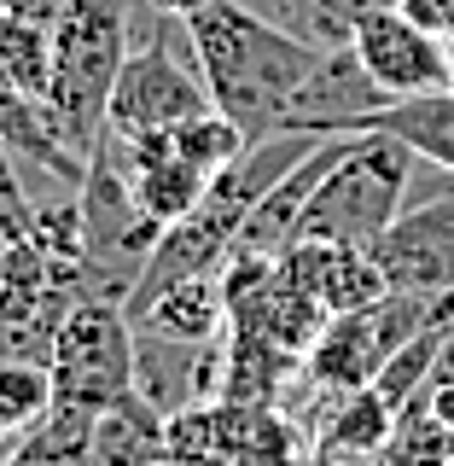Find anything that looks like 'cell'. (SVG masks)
I'll use <instances>...</instances> for the list:
<instances>
[{"label":"cell","mask_w":454,"mask_h":466,"mask_svg":"<svg viewBox=\"0 0 454 466\" xmlns=\"http://www.w3.org/2000/svg\"><path fill=\"white\" fill-rule=\"evenodd\" d=\"M187 47H193V65L210 87V106L227 123H239L245 140L280 135L298 87L309 82V70L327 53L291 24H268L245 0H210L204 12H193Z\"/></svg>","instance_id":"1"},{"label":"cell","mask_w":454,"mask_h":466,"mask_svg":"<svg viewBox=\"0 0 454 466\" xmlns=\"http://www.w3.org/2000/svg\"><path fill=\"white\" fill-rule=\"evenodd\" d=\"M128 47V0H65L53 24V82H47V106L65 128V140L87 157L106 135V106L116 70H123Z\"/></svg>","instance_id":"2"},{"label":"cell","mask_w":454,"mask_h":466,"mask_svg":"<svg viewBox=\"0 0 454 466\" xmlns=\"http://www.w3.org/2000/svg\"><path fill=\"white\" fill-rule=\"evenodd\" d=\"M408 175L414 152L390 135H361L327 181L315 187L309 210L298 222V239H327V245H373L397 216L408 210ZM291 239V245H298Z\"/></svg>","instance_id":"3"},{"label":"cell","mask_w":454,"mask_h":466,"mask_svg":"<svg viewBox=\"0 0 454 466\" xmlns=\"http://www.w3.org/2000/svg\"><path fill=\"white\" fill-rule=\"evenodd\" d=\"M443 298L449 291H390V298L373 303V309L332 315L327 332H320V339L309 344V356H303V373H309L320 390H338V397L344 390L373 385L378 368H385V361L437 315Z\"/></svg>","instance_id":"4"},{"label":"cell","mask_w":454,"mask_h":466,"mask_svg":"<svg viewBox=\"0 0 454 466\" xmlns=\"http://www.w3.org/2000/svg\"><path fill=\"white\" fill-rule=\"evenodd\" d=\"M53 385L65 408L99 414L123 390H135V320L116 298H82L65 315L53 344Z\"/></svg>","instance_id":"5"},{"label":"cell","mask_w":454,"mask_h":466,"mask_svg":"<svg viewBox=\"0 0 454 466\" xmlns=\"http://www.w3.org/2000/svg\"><path fill=\"white\" fill-rule=\"evenodd\" d=\"M210 111V87H204L198 65H181L169 35H146L128 47L123 70H116L111 106H106V135L135 140V135H169V128L193 123Z\"/></svg>","instance_id":"6"},{"label":"cell","mask_w":454,"mask_h":466,"mask_svg":"<svg viewBox=\"0 0 454 466\" xmlns=\"http://www.w3.org/2000/svg\"><path fill=\"white\" fill-rule=\"evenodd\" d=\"M349 47H356L361 70H368L390 99H414V94H443V87H454L449 41H437L419 24H408L397 6L373 12V18L349 35Z\"/></svg>","instance_id":"7"},{"label":"cell","mask_w":454,"mask_h":466,"mask_svg":"<svg viewBox=\"0 0 454 466\" xmlns=\"http://www.w3.org/2000/svg\"><path fill=\"white\" fill-rule=\"evenodd\" d=\"M368 251L390 291H454V193L408 204Z\"/></svg>","instance_id":"8"},{"label":"cell","mask_w":454,"mask_h":466,"mask_svg":"<svg viewBox=\"0 0 454 466\" xmlns=\"http://www.w3.org/2000/svg\"><path fill=\"white\" fill-rule=\"evenodd\" d=\"M378 106H390V94L361 70L356 47H327L320 65L309 70V82H303L298 99H291L286 128H291V135H320V140L361 135V123H368ZM286 128H280V135H286Z\"/></svg>","instance_id":"9"},{"label":"cell","mask_w":454,"mask_h":466,"mask_svg":"<svg viewBox=\"0 0 454 466\" xmlns=\"http://www.w3.org/2000/svg\"><path fill=\"white\" fill-rule=\"evenodd\" d=\"M280 268L298 280L327 315H356L390 298L385 268L373 262L368 245H327V239H298L280 257Z\"/></svg>","instance_id":"10"},{"label":"cell","mask_w":454,"mask_h":466,"mask_svg":"<svg viewBox=\"0 0 454 466\" xmlns=\"http://www.w3.org/2000/svg\"><path fill=\"white\" fill-rule=\"evenodd\" d=\"M111 146H116V157H123V169H128V187H135L140 210L152 216V222H164V228L181 222V216L204 198V187H210V175L198 164H187L169 135H135V140L111 135Z\"/></svg>","instance_id":"11"},{"label":"cell","mask_w":454,"mask_h":466,"mask_svg":"<svg viewBox=\"0 0 454 466\" xmlns=\"http://www.w3.org/2000/svg\"><path fill=\"white\" fill-rule=\"evenodd\" d=\"M0 140L18 152V164H35L41 175H53L58 187H70V193L82 187L87 157L65 140V128H58V116H53L47 99L18 94V87L0 82Z\"/></svg>","instance_id":"12"},{"label":"cell","mask_w":454,"mask_h":466,"mask_svg":"<svg viewBox=\"0 0 454 466\" xmlns=\"http://www.w3.org/2000/svg\"><path fill=\"white\" fill-rule=\"evenodd\" d=\"M164 455H169V414L152 408L140 390H123L94 414V437H87L94 466H152Z\"/></svg>","instance_id":"13"},{"label":"cell","mask_w":454,"mask_h":466,"mask_svg":"<svg viewBox=\"0 0 454 466\" xmlns=\"http://www.w3.org/2000/svg\"><path fill=\"white\" fill-rule=\"evenodd\" d=\"M135 327L157 332V339H175V344H216L227 339V291H222V274H193V280H175L164 286L152 303L135 315Z\"/></svg>","instance_id":"14"},{"label":"cell","mask_w":454,"mask_h":466,"mask_svg":"<svg viewBox=\"0 0 454 466\" xmlns=\"http://www.w3.org/2000/svg\"><path fill=\"white\" fill-rule=\"evenodd\" d=\"M361 135H390L402 140L414 157H426L437 169H454V87L443 94H414V99H390L378 106Z\"/></svg>","instance_id":"15"},{"label":"cell","mask_w":454,"mask_h":466,"mask_svg":"<svg viewBox=\"0 0 454 466\" xmlns=\"http://www.w3.org/2000/svg\"><path fill=\"white\" fill-rule=\"evenodd\" d=\"M454 461V426L431 414L426 397L402 402L390 420V437L378 443L373 466H449Z\"/></svg>","instance_id":"16"},{"label":"cell","mask_w":454,"mask_h":466,"mask_svg":"<svg viewBox=\"0 0 454 466\" xmlns=\"http://www.w3.org/2000/svg\"><path fill=\"white\" fill-rule=\"evenodd\" d=\"M87 437H94V414L53 402V414L35 431H24L0 466H94L87 461Z\"/></svg>","instance_id":"17"},{"label":"cell","mask_w":454,"mask_h":466,"mask_svg":"<svg viewBox=\"0 0 454 466\" xmlns=\"http://www.w3.org/2000/svg\"><path fill=\"white\" fill-rule=\"evenodd\" d=\"M390 420H397V408L378 397L373 385L361 390H344L338 408H332L327 420V455H344V461H361V455H378V443L390 437Z\"/></svg>","instance_id":"18"},{"label":"cell","mask_w":454,"mask_h":466,"mask_svg":"<svg viewBox=\"0 0 454 466\" xmlns=\"http://www.w3.org/2000/svg\"><path fill=\"white\" fill-rule=\"evenodd\" d=\"M53 402H58V385H53L47 361H24V356L0 361V426H6L12 443L24 431H35L53 414Z\"/></svg>","instance_id":"19"},{"label":"cell","mask_w":454,"mask_h":466,"mask_svg":"<svg viewBox=\"0 0 454 466\" xmlns=\"http://www.w3.org/2000/svg\"><path fill=\"white\" fill-rule=\"evenodd\" d=\"M169 140H175V152H181L187 164H198L204 175H222L233 157H239L245 146H251V140L239 135V123H227V116L216 111V106L204 111V116H193V123L169 128Z\"/></svg>","instance_id":"20"},{"label":"cell","mask_w":454,"mask_h":466,"mask_svg":"<svg viewBox=\"0 0 454 466\" xmlns=\"http://www.w3.org/2000/svg\"><path fill=\"white\" fill-rule=\"evenodd\" d=\"M385 6H397V0H298L291 6V29L320 41V47H349V35Z\"/></svg>","instance_id":"21"},{"label":"cell","mask_w":454,"mask_h":466,"mask_svg":"<svg viewBox=\"0 0 454 466\" xmlns=\"http://www.w3.org/2000/svg\"><path fill=\"white\" fill-rule=\"evenodd\" d=\"M0 233L6 239H29L35 233V198L18 181V152L0 140Z\"/></svg>","instance_id":"22"},{"label":"cell","mask_w":454,"mask_h":466,"mask_svg":"<svg viewBox=\"0 0 454 466\" xmlns=\"http://www.w3.org/2000/svg\"><path fill=\"white\" fill-rule=\"evenodd\" d=\"M397 12L408 24H419L437 41H454V0H397Z\"/></svg>","instance_id":"23"},{"label":"cell","mask_w":454,"mask_h":466,"mask_svg":"<svg viewBox=\"0 0 454 466\" xmlns=\"http://www.w3.org/2000/svg\"><path fill=\"white\" fill-rule=\"evenodd\" d=\"M0 6H6L12 18H29V24L53 29V24H58V12H65V0H0Z\"/></svg>","instance_id":"24"},{"label":"cell","mask_w":454,"mask_h":466,"mask_svg":"<svg viewBox=\"0 0 454 466\" xmlns=\"http://www.w3.org/2000/svg\"><path fill=\"white\" fill-rule=\"evenodd\" d=\"M210 0H146V12H157V18H175V24H187L193 12H204Z\"/></svg>","instance_id":"25"},{"label":"cell","mask_w":454,"mask_h":466,"mask_svg":"<svg viewBox=\"0 0 454 466\" xmlns=\"http://www.w3.org/2000/svg\"><path fill=\"white\" fill-rule=\"evenodd\" d=\"M431 385H454V327H449V339H443V350H437V368H431Z\"/></svg>","instance_id":"26"},{"label":"cell","mask_w":454,"mask_h":466,"mask_svg":"<svg viewBox=\"0 0 454 466\" xmlns=\"http://www.w3.org/2000/svg\"><path fill=\"white\" fill-rule=\"evenodd\" d=\"M152 466H187V461H169V455H164V461H152Z\"/></svg>","instance_id":"27"},{"label":"cell","mask_w":454,"mask_h":466,"mask_svg":"<svg viewBox=\"0 0 454 466\" xmlns=\"http://www.w3.org/2000/svg\"><path fill=\"white\" fill-rule=\"evenodd\" d=\"M6 245H12V239H6V233H0V257H6Z\"/></svg>","instance_id":"28"},{"label":"cell","mask_w":454,"mask_h":466,"mask_svg":"<svg viewBox=\"0 0 454 466\" xmlns=\"http://www.w3.org/2000/svg\"><path fill=\"white\" fill-rule=\"evenodd\" d=\"M0 12H6V6H0Z\"/></svg>","instance_id":"29"},{"label":"cell","mask_w":454,"mask_h":466,"mask_svg":"<svg viewBox=\"0 0 454 466\" xmlns=\"http://www.w3.org/2000/svg\"><path fill=\"white\" fill-rule=\"evenodd\" d=\"M449 466H454V461H449Z\"/></svg>","instance_id":"30"}]
</instances>
